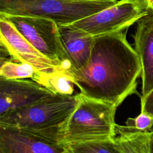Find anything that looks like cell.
I'll use <instances>...</instances> for the list:
<instances>
[{
  "instance_id": "cell-1",
  "label": "cell",
  "mask_w": 153,
  "mask_h": 153,
  "mask_svg": "<svg viewBox=\"0 0 153 153\" xmlns=\"http://www.w3.org/2000/svg\"><path fill=\"white\" fill-rule=\"evenodd\" d=\"M141 73L139 56L126 30L95 36L87 64L79 70H68L79 93L117 107L137 93Z\"/></svg>"
},
{
  "instance_id": "cell-2",
  "label": "cell",
  "mask_w": 153,
  "mask_h": 153,
  "mask_svg": "<svg viewBox=\"0 0 153 153\" xmlns=\"http://www.w3.org/2000/svg\"><path fill=\"white\" fill-rule=\"evenodd\" d=\"M77 103L78 94L53 93L0 117V127L17 130L62 144Z\"/></svg>"
},
{
  "instance_id": "cell-3",
  "label": "cell",
  "mask_w": 153,
  "mask_h": 153,
  "mask_svg": "<svg viewBox=\"0 0 153 153\" xmlns=\"http://www.w3.org/2000/svg\"><path fill=\"white\" fill-rule=\"evenodd\" d=\"M114 104L78 94V103L62 144L115 139L117 136Z\"/></svg>"
},
{
  "instance_id": "cell-4",
  "label": "cell",
  "mask_w": 153,
  "mask_h": 153,
  "mask_svg": "<svg viewBox=\"0 0 153 153\" xmlns=\"http://www.w3.org/2000/svg\"><path fill=\"white\" fill-rule=\"evenodd\" d=\"M117 2L0 0V13L41 17L52 20L58 25H68L107 8Z\"/></svg>"
},
{
  "instance_id": "cell-5",
  "label": "cell",
  "mask_w": 153,
  "mask_h": 153,
  "mask_svg": "<svg viewBox=\"0 0 153 153\" xmlns=\"http://www.w3.org/2000/svg\"><path fill=\"white\" fill-rule=\"evenodd\" d=\"M0 16L8 19L17 30L36 50L52 60L71 68L63 47L58 25L52 20L32 16L7 15Z\"/></svg>"
},
{
  "instance_id": "cell-6",
  "label": "cell",
  "mask_w": 153,
  "mask_h": 153,
  "mask_svg": "<svg viewBox=\"0 0 153 153\" xmlns=\"http://www.w3.org/2000/svg\"><path fill=\"white\" fill-rule=\"evenodd\" d=\"M0 42L11 59L32 65L37 72L35 81L45 86L53 76L68 71L63 65L48 58L36 50L8 19L0 16Z\"/></svg>"
},
{
  "instance_id": "cell-7",
  "label": "cell",
  "mask_w": 153,
  "mask_h": 153,
  "mask_svg": "<svg viewBox=\"0 0 153 153\" xmlns=\"http://www.w3.org/2000/svg\"><path fill=\"white\" fill-rule=\"evenodd\" d=\"M148 13L131 0H120L107 8L68 25L96 36L125 31Z\"/></svg>"
},
{
  "instance_id": "cell-8",
  "label": "cell",
  "mask_w": 153,
  "mask_h": 153,
  "mask_svg": "<svg viewBox=\"0 0 153 153\" xmlns=\"http://www.w3.org/2000/svg\"><path fill=\"white\" fill-rule=\"evenodd\" d=\"M53 93L33 79L0 78V117L27 107Z\"/></svg>"
},
{
  "instance_id": "cell-9",
  "label": "cell",
  "mask_w": 153,
  "mask_h": 153,
  "mask_svg": "<svg viewBox=\"0 0 153 153\" xmlns=\"http://www.w3.org/2000/svg\"><path fill=\"white\" fill-rule=\"evenodd\" d=\"M136 23L133 38L142 66V99L153 91V13L144 16Z\"/></svg>"
},
{
  "instance_id": "cell-10",
  "label": "cell",
  "mask_w": 153,
  "mask_h": 153,
  "mask_svg": "<svg viewBox=\"0 0 153 153\" xmlns=\"http://www.w3.org/2000/svg\"><path fill=\"white\" fill-rule=\"evenodd\" d=\"M0 153H69L66 145L17 130L0 127Z\"/></svg>"
},
{
  "instance_id": "cell-11",
  "label": "cell",
  "mask_w": 153,
  "mask_h": 153,
  "mask_svg": "<svg viewBox=\"0 0 153 153\" xmlns=\"http://www.w3.org/2000/svg\"><path fill=\"white\" fill-rule=\"evenodd\" d=\"M60 38L71 64L69 70H79L88 63L95 36L71 25H58Z\"/></svg>"
},
{
  "instance_id": "cell-12",
  "label": "cell",
  "mask_w": 153,
  "mask_h": 153,
  "mask_svg": "<svg viewBox=\"0 0 153 153\" xmlns=\"http://www.w3.org/2000/svg\"><path fill=\"white\" fill-rule=\"evenodd\" d=\"M116 130L115 144L121 153H151L152 131H138L118 124Z\"/></svg>"
},
{
  "instance_id": "cell-13",
  "label": "cell",
  "mask_w": 153,
  "mask_h": 153,
  "mask_svg": "<svg viewBox=\"0 0 153 153\" xmlns=\"http://www.w3.org/2000/svg\"><path fill=\"white\" fill-rule=\"evenodd\" d=\"M36 76V71L29 63L13 59L1 61L0 78L9 79L32 78L34 80Z\"/></svg>"
},
{
  "instance_id": "cell-14",
  "label": "cell",
  "mask_w": 153,
  "mask_h": 153,
  "mask_svg": "<svg viewBox=\"0 0 153 153\" xmlns=\"http://www.w3.org/2000/svg\"><path fill=\"white\" fill-rule=\"evenodd\" d=\"M115 139L94 140L65 144L69 153H121Z\"/></svg>"
},
{
  "instance_id": "cell-15",
  "label": "cell",
  "mask_w": 153,
  "mask_h": 153,
  "mask_svg": "<svg viewBox=\"0 0 153 153\" xmlns=\"http://www.w3.org/2000/svg\"><path fill=\"white\" fill-rule=\"evenodd\" d=\"M74 85L68 74V71L65 72L58 74L50 78L45 87L54 93L73 95Z\"/></svg>"
},
{
  "instance_id": "cell-16",
  "label": "cell",
  "mask_w": 153,
  "mask_h": 153,
  "mask_svg": "<svg viewBox=\"0 0 153 153\" xmlns=\"http://www.w3.org/2000/svg\"><path fill=\"white\" fill-rule=\"evenodd\" d=\"M126 126L138 131L151 130L153 126V116L140 111V113L136 117L128 118L126 121Z\"/></svg>"
},
{
  "instance_id": "cell-17",
  "label": "cell",
  "mask_w": 153,
  "mask_h": 153,
  "mask_svg": "<svg viewBox=\"0 0 153 153\" xmlns=\"http://www.w3.org/2000/svg\"><path fill=\"white\" fill-rule=\"evenodd\" d=\"M140 111L153 116V91L146 97L140 99Z\"/></svg>"
},
{
  "instance_id": "cell-18",
  "label": "cell",
  "mask_w": 153,
  "mask_h": 153,
  "mask_svg": "<svg viewBox=\"0 0 153 153\" xmlns=\"http://www.w3.org/2000/svg\"><path fill=\"white\" fill-rule=\"evenodd\" d=\"M141 10L153 13V0H131Z\"/></svg>"
},
{
  "instance_id": "cell-19",
  "label": "cell",
  "mask_w": 153,
  "mask_h": 153,
  "mask_svg": "<svg viewBox=\"0 0 153 153\" xmlns=\"http://www.w3.org/2000/svg\"><path fill=\"white\" fill-rule=\"evenodd\" d=\"M79 1H92V2H117L116 0H75Z\"/></svg>"
},
{
  "instance_id": "cell-20",
  "label": "cell",
  "mask_w": 153,
  "mask_h": 153,
  "mask_svg": "<svg viewBox=\"0 0 153 153\" xmlns=\"http://www.w3.org/2000/svg\"><path fill=\"white\" fill-rule=\"evenodd\" d=\"M151 153H153V134H152L151 142Z\"/></svg>"
},
{
  "instance_id": "cell-21",
  "label": "cell",
  "mask_w": 153,
  "mask_h": 153,
  "mask_svg": "<svg viewBox=\"0 0 153 153\" xmlns=\"http://www.w3.org/2000/svg\"><path fill=\"white\" fill-rule=\"evenodd\" d=\"M151 131H153V126H152V128H151Z\"/></svg>"
},
{
  "instance_id": "cell-22",
  "label": "cell",
  "mask_w": 153,
  "mask_h": 153,
  "mask_svg": "<svg viewBox=\"0 0 153 153\" xmlns=\"http://www.w3.org/2000/svg\"><path fill=\"white\" fill-rule=\"evenodd\" d=\"M116 1H118V0H116Z\"/></svg>"
}]
</instances>
